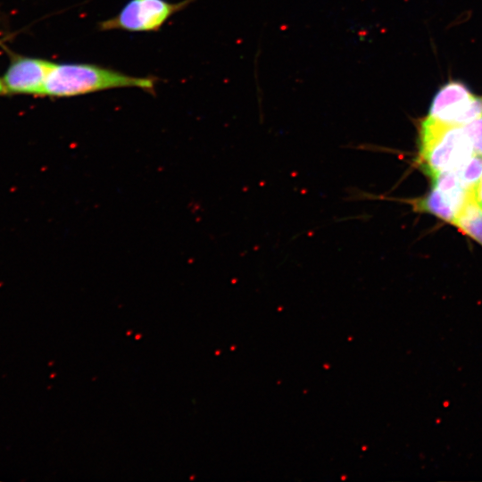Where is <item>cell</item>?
Here are the masks:
<instances>
[{
    "label": "cell",
    "instance_id": "obj_1",
    "mask_svg": "<svg viewBox=\"0 0 482 482\" xmlns=\"http://www.w3.org/2000/svg\"><path fill=\"white\" fill-rule=\"evenodd\" d=\"M152 77H135L88 63H54L44 85L42 96L70 97L119 87L154 89Z\"/></svg>",
    "mask_w": 482,
    "mask_h": 482
},
{
    "label": "cell",
    "instance_id": "obj_2",
    "mask_svg": "<svg viewBox=\"0 0 482 482\" xmlns=\"http://www.w3.org/2000/svg\"><path fill=\"white\" fill-rule=\"evenodd\" d=\"M417 162L431 178L455 170L474 154L463 126L446 125L426 117L419 128Z\"/></svg>",
    "mask_w": 482,
    "mask_h": 482
},
{
    "label": "cell",
    "instance_id": "obj_3",
    "mask_svg": "<svg viewBox=\"0 0 482 482\" xmlns=\"http://www.w3.org/2000/svg\"><path fill=\"white\" fill-rule=\"evenodd\" d=\"M192 0L171 3L167 0H129L112 18L99 23L101 30L130 32L157 31L176 12Z\"/></svg>",
    "mask_w": 482,
    "mask_h": 482
},
{
    "label": "cell",
    "instance_id": "obj_4",
    "mask_svg": "<svg viewBox=\"0 0 482 482\" xmlns=\"http://www.w3.org/2000/svg\"><path fill=\"white\" fill-rule=\"evenodd\" d=\"M482 116V96L461 82L450 81L435 95L427 117L446 125L461 126Z\"/></svg>",
    "mask_w": 482,
    "mask_h": 482
},
{
    "label": "cell",
    "instance_id": "obj_5",
    "mask_svg": "<svg viewBox=\"0 0 482 482\" xmlns=\"http://www.w3.org/2000/svg\"><path fill=\"white\" fill-rule=\"evenodd\" d=\"M53 64V62L39 58L16 57L1 79L5 93L42 96Z\"/></svg>",
    "mask_w": 482,
    "mask_h": 482
},
{
    "label": "cell",
    "instance_id": "obj_6",
    "mask_svg": "<svg viewBox=\"0 0 482 482\" xmlns=\"http://www.w3.org/2000/svg\"><path fill=\"white\" fill-rule=\"evenodd\" d=\"M474 196L475 187L447 190L432 186L430 191L413 204L416 210L453 224L464 205Z\"/></svg>",
    "mask_w": 482,
    "mask_h": 482
},
{
    "label": "cell",
    "instance_id": "obj_7",
    "mask_svg": "<svg viewBox=\"0 0 482 482\" xmlns=\"http://www.w3.org/2000/svg\"><path fill=\"white\" fill-rule=\"evenodd\" d=\"M453 225L482 245V206L475 196L464 205Z\"/></svg>",
    "mask_w": 482,
    "mask_h": 482
},
{
    "label": "cell",
    "instance_id": "obj_8",
    "mask_svg": "<svg viewBox=\"0 0 482 482\" xmlns=\"http://www.w3.org/2000/svg\"><path fill=\"white\" fill-rule=\"evenodd\" d=\"M455 172L466 188H474L482 176V156L474 154Z\"/></svg>",
    "mask_w": 482,
    "mask_h": 482
},
{
    "label": "cell",
    "instance_id": "obj_9",
    "mask_svg": "<svg viewBox=\"0 0 482 482\" xmlns=\"http://www.w3.org/2000/svg\"><path fill=\"white\" fill-rule=\"evenodd\" d=\"M474 150V153L482 156V116L462 125Z\"/></svg>",
    "mask_w": 482,
    "mask_h": 482
},
{
    "label": "cell",
    "instance_id": "obj_10",
    "mask_svg": "<svg viewBox=\"0 0 482 482\" xmlns=\"http://www.w3.org/2000/svg\"><path fill=\"white\" fill-rule=\"evenodd\" d=\"M475 198L476 201L482 206V176L475 187Z\"/></svg>",
    "mask_w": 482,
    "mask_h": 482
},
{
    "label": "cell",
    "instance_id": "obj_11",
    "mask_svg": "<svg viewBox=\"0 0 482 482\" xmlns=\"http://www.w3.org/2000/svg\"><path fill=\"white\" fill-rule=\"evenodd\" d=\"M5 93L2 80L0 79V95Z\"/></svg>",
    "mask_w": 482,
    "mask_h": 482
}]
</instances>
